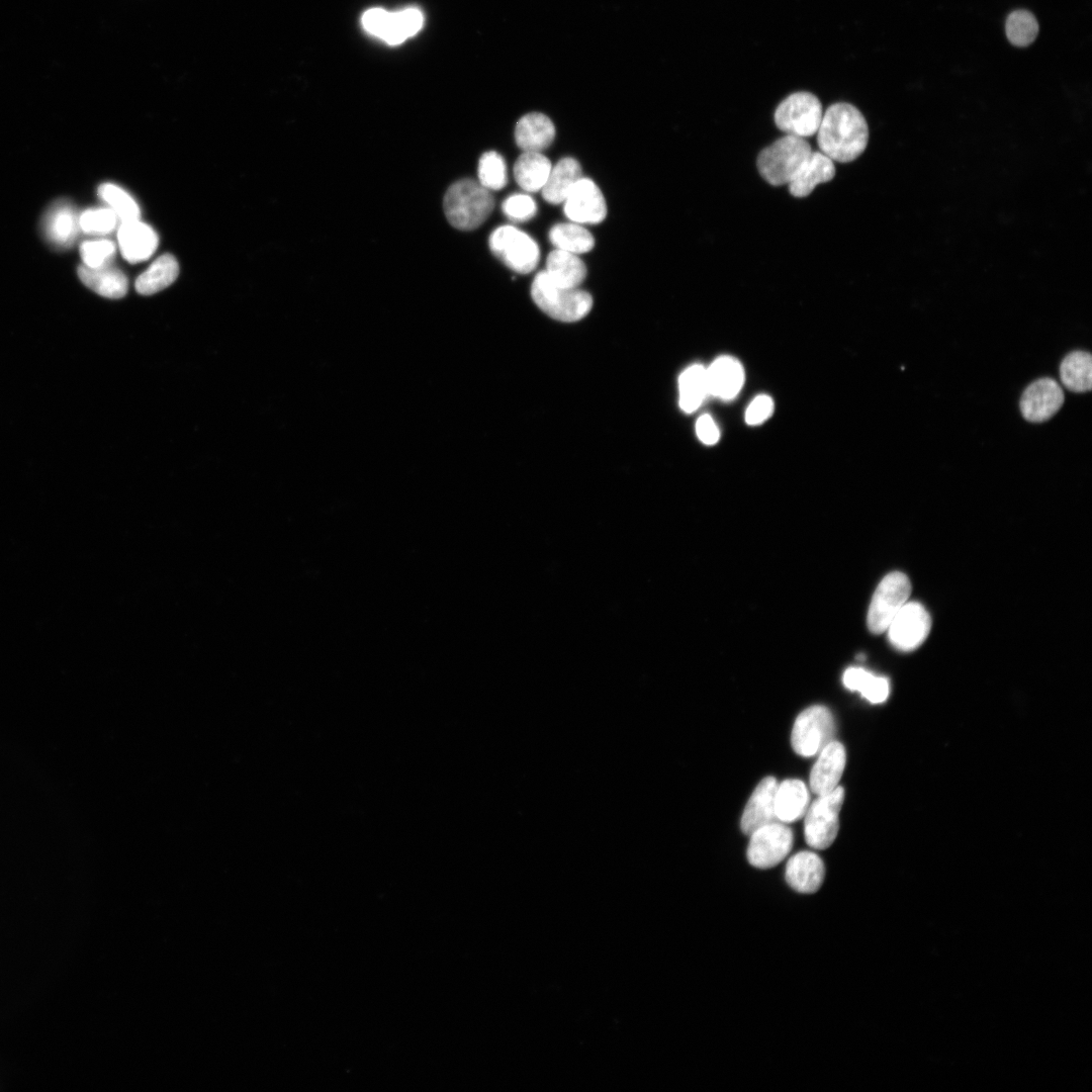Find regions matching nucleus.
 <instances>
[{"label": "nucleus", "mask_w": 1092, "mask_h": 1092, "mask_svg": "<svg viewBox=\"0 0 1092 1092\" xmlns=\"http://www.w3.org/2000/svg\"><path fill=\"white\" fill-rule=\"evenodd\" d=\"M821 153L832 161L847 163L866 150L869 127L860 111L849 103H835L823 113L817 130Z\"/></svg>", "instance_id": "obj_1"}, {"label": "nucleus", "mask_w": 1092, "mask_h": 1092, "mask_svg": "<svg viewBox=\"0 0 1092 1092\" xmlns=\"http://www.w3.org/2000/svg\"><path fill=\"white\" fill-rule=\"evenodd\" d=\"M494 199L490 190L472 179H463L449 187L444 197V211L451 225L472 231L491 213Z\"/></svg>", "instance_id": "obj_2"}, {"label": "nucleus", "mask_w": 1092, "mask_h": 1092, "mask_svg": "<svg viewBox=\"0 0 1092 1092\" xmlns=\"http://www.w3.org/2000/svg\"><path fill=\"white\" fill-rule=\"evenodd\" d=\"M531 295L536 305L550 317L560 322H576L592 309V295L576 288L554 283L545 271L539 272L532 283Z\"/></svg>", "instance_id": "obj_3"}, {"label": "nucleus", "mask_w": 1092, "mask_h": 1092, "mask_svg": "<svg viewBox=\"0 0 1092 1092\" xmlns=\"http://www.w3.org/2000/svg\"><path fill=\"white\" fill-rule=\"evenodd\" d=\"M812 152L805 139L787 134L760 152L757 158L758 172L774 186L789 184Z\"/></svg>", "instance_id": "obj_4"}, {"label": "nucleus", "mask_w": 1092, "mask_h": 1092, "mask_svg": "<svg viewBox=\"0 0 1092 1092\" xmlns=\"http://www.w3.org/2000/svg\"><path fill=\"white\" fill-rule=\"evenodd\" d=\"M844 800V790L837 786L833 791L818 796L805 813L804 833L809 846L825 849L835 840L839 830V812Z\"/></svg>", "instance_id": "obj_5"}, {"label": "nucleus", "mask_w": 1092, "mask_h": 1092, "mask_svg": "<svg viewBox=\"0 0 1092 1092\" xmlns=\"http://www.w3.org/2000/svg\"><path fill=\"white\" fill-rule=\"evenodd\" d=\"M488 245L492 254L517 273H530L539 263L540 250L537 243L513 225L495 229L489 237Z\"/></svg>", "instance_id": "obj_6"}, {"label": "nucleus", "mask_w": 1092, "mask_h": 1092, "mask_svg": "<svg viewBox=\"0 0 1092 1092\" xmlns=\"http://www.w3.org/2000/svg\"><path fill=\"white\" fill-rule=\"evenodd\" d=\"M834 733L835 721L830 710L820 705L811 706L796 718L792 747L801 756H813L833 740Z\"/></svg>", "instance_id": "obj_7"}, {"label": "nucleus", "mask_w": 1092, "mask_h": 1092, "mask_svg": "<svg viewBox=\"0 0 1092 1092\" xmlns=\"http://www.w3.org/2000/svg\"><path fill=\"white\" fill-rule=\"evenodd\" d=\"M822 116V104L814 94L796 92L779 104L775 122L787 134L805 139L817 132Z\"/></svg>", "instance_id": "obj_8"}, {"label": "nucleus", "mask_w": 1092, "mask_h": 1092, "mask_svg": "<svg viewBox=\"0 0 1092 1092\" xmlns=\"http://www.w3.org/2000/svg\"><path fill=\"white\" fill-rule=\"evenodd\" d=\"M911 583L906 574L888 573L877 586L868 612V627L874 634L885 632L899 610L907 603Z\"/></svg>", "instance_id": "obj_9"}, {"label": "nucleus", "mask_w": 1092, "mask_h": 1092, "mask_svg": "<svg viewBox=\"0 0 1092 1092\" xmlns=\"http://www.w3.org/2000/svg\"><path fill=\"white\" fill-rule=\"evenodd\" d=\"M793 842V831L785 823L777 821L766 824L750 834L747 859L758 869L772 868L788 855Z\"/></svg>", "instance_id": "obj_10"}, {"label": "nucleus", "mask_w": 1092, "mask_h": 1092, "mask_svg": "<svg viewBox=\"0 0 1092 1092\" xmlns=\"http://www.w3.org/2000/svg\"><path fill=\"white\" fill-rule=\"evenodd\" d=\"M931 619L924 606L907 602L896 614L887 628L890 643L898 650L908 652L918 648L927 638Z\"/></svg>", "instance_id": "obj_11"}, {"label": "nucleus", "mask_w": 1092, "mask_h": 1092, "mask_svg": "<svg viewBox=\"0 0 1092 1092\" xmlns=\"http://www.w3.org/2000/svg\"><path fill=\"white\" fill-rule=\"evenodd\" d=\"M362 24L370 33L389 44H397L417 33L423 25V14L416 8L391 13L373 8L362 16Z\"/></svg>", "instance_id": "obj_12"}, {"label": "nucleus", "mask_w": 1092, "mask_h": 1092, "mask_svg": "<svg viewBox=\"0 0 1092 1092\" xmlns=\"http://www.w3.org/2000/svg\"><path fill=\"white\" fill-rule=\"evenodd\" d=\"M1064 392L1053 378L1044 377L1031 382L1020 398L1022 417L1031 423L1051 419L1064 403Z\"/></svg>", "instance_id": "obj_13"}, {"label": "nucleus", "mask_w": 1092, "mask_h": 1092, "mask_svg": "<svg viewBox=\"0 0 1092 1092\" xmlns=\"http://www.w3.org/2000/svg\"><path fill=\"white\" fill-rule=\"evenodd\" d=\"M565 215L576 223H600L607 215L604 195L596 183L581 177L563 201Z\"/></svg>", "instance_id": "obj_14"}, {"label": "nucleus", "mask_w": 1092, "mask_h": 1092, "mask_svg": "<svg viewBox=\"0 0 1092 1092\" xmlns=\"http://www.w3.org/2000/svg\"><path fill=\"white\" fill-rule=\"evenodd\" d=\"M777 788L778 782L774 777H765L756 786L741 817L743 833L750 835L757 828L779 821L776 814Z\"/></svg>", "instance_id": "obj_15"}, {"label": "nucleus", "mask_w": 1092, "mask_h": 1092, "mask_svg": "<svg viewBox=\"0 0 1092 1092\" xmlns=\"http://www.w3.org/2000/svg\"><path fill=\"white\" fill-rule=\"evenodd\" d=\"M846 762L844 746L830 741L819 752L810 772V789L817 796L833 791L839 784Z\"/></svg>", "instance_id": "obj_16"}, {"label": "nucleus", "mask_w": 1092, "mask_h": 1092, "mask_svg": "<svg viewBox=\"0 0 1092 1092\" xmlns=\"http://www.w3.org/2000/svg\"><path fill=\"white\" fill-rule=\"evenodd\" d=\"M41 229L48 242L55 247L62 249L70 247L80 230L79 215L72 203L59 200L46 211Z\"/></svg>", "instance_id": "obj_17"}, {"label": "nucleus", "mask_w": 1092, "mask_h": 1092, "mask_svg": "<svg viewBox=\"0 0 1092 1092\" xmlns=\"http://www.w3.org/2000/svg\"><path fill=\"white\" fill-rule=\"evenodd\" d=\"M708 394L722 400L733 399L744 383L741 363L731 356H721L706 368Z\"/></svg>", "instance_id": "obj_18"}, {"label": "nucleus", "mask_w": 1092, "mask_h": 1092, "mask_svg": "<svg viewBox=\"0 0 1092 1092\" xmlns=\"http://www.w3.org/2000/svg\"><path fill=\"white\" fill-rule=\"evenodd\" d=\"M117 241L123 258L132 264L149 259L159 242L156 232L140 219L121 221Z\"/></svg>", "instance_id": "obj_19"}, {"label": "nucleus", "mask_w": 1092, "mask_h": 1092, "mask_svg": "<svg viewBox=\"0 0 1092 1092\" xmlns=\"http://www.w3.org/2000/svg\"><path fill=\"white\" fill-rule=\"evenodd\" d=\"M824 876V863L820 856L812 851L796 853L786 866V881L799 893L812 894L818 891Z\"/></svg>", "instance_id": "obj_20"}, {"label": "nucleus", "mask_w": 1092, "mask_h": 1092, "mask_svg": "<svg viewBox=\"0 0 1092 1092\" xmlns=\"http://www.w3.org/2000/svg\"><path fill=\"white\" fill-rule=\"evenodd\" d=\"M554 138V124L543 113H528L522 116L516 124V144L523 152L541 153L552 144Z\"/></svg>", "instance_id": "obj_21"}, {"label": "nucleus", "mask_w": 1092, "mask_h": 1092, "mask_svg": "<svg viewBox=\"0 0 1092 1092\" xmlns=\"http://www.w3.org/2000/svg\"><path fill=\"white\" fill-rule=\"evenodd\" d=\"M835 175L833 161L821 152H812L794 179L788 184L795 197H806L820 183L828 182Z\"/></svg>", "instance_id": "obj_22"}, {"label": "nucleus", "mask_w": 1092, "mask_h": 1092, "mask_svg": "<svg viewBox=\"0 0 1092 1092\" xmlns=\"http://www.w3.org/2000/svg\"><path fill=\"white\" fill-rule=\"evenodd\" d=\"M809 792L800 780H786L778 784L776 791V814L780 822L791 823L804 817L809 807Z\"/></svg>", "instance_id": "obj_23"}, {"label": "nucleus", "mask_w": 1092, "mask_h": 1092, "mask_svg": "<svg viewBox=\"0 0 1092 1092\" xmlns=\"http://www.w3.org/2000/svg\"><path fill=\"white\" fill-rule=\"evenodd\" d=\"M77 273L84 285L103 297L120 298L127 292V278L119 269L111 266L89 268L81 265Z\"/></svg>", "instance_id": "obj_24"}, {"label": "nucleus", "mask_w": 1092, "mask_h": 1092, "mask_svg": "<svg viewBox=\"0 0 1092 1092\" xmlns=\"http://www.w3.org/2000/svg\"><path fill=\"white\" fill-rule=\"evenodd\" d=\"M581 177L579 163L570 157L562 158L551 168L547 181L541 189L543 198L551 204L563 203Z\"/></svg>", "instance_id": "obj_25"}, {"label": "nucleus", "mask_w": 1092, "mask_h": 1092, "mask_svg": "<svg viewBox=\"0 0 1092 1092\" xmlns=\"http://www.w3.org/2000/svg\"><path fill=\"white\" fill-rule=\"evenodd\" d=\"M544 271L554 283L568 288L578 287L586 276V267L577 255L558 249L548 254Z\"/></svg>", "instance_id": "obj_26"}, {"label": "nucleus", "mask_w": 1092, "mask_h": 1092, "mask_svg": "<svg viewBox=\"0 0 1092 1092\" xmlns=\"http://www.w3.org/2000/svg\"><path fill=\"white\" fill-rule=\"evenodd\" d=\"M551 168V162L543 154L524 152L514 165V177L523 190L537 192L546 183Z\"/></svg>", "instance_id": "obj_27"}, {"label": "nucleus", "mask_w": 1092, "mask_h": 1092, "mask_svg": "<svg viewBox=\"0 0 1092 1092\" xmlns=\"http://www.w3.org/2000/svg\"><path fill=\"white\" fill-rule=\"evenodd\" d=\"M179 265L171 254L158 257L135 280L140 294L152 295L170 286L178 277Z\"/></svg>", "instance_id": "obj_28"}, {"label": "nucleus", "mask_w": 1092, "mask_h": 1092, "mask_svg": "<svg viewBox=\"0 0 1092 1092\" xmlns=\"http://www.w3.org/2000/svg\"><path fill=\"white\" fill-rule=\"evenodd\" d=\"M1060 377L1064 386L1071 391H1089L1092 386L1091 354L1076 350L1066 355L1060 365Z\"/></svg>", "instance_id": "obj_29"}, {"label": "nucleus", "mask_w": 1092, "mask_h": 1092, "mask_svg": "<svg viewBox=\"0 0 1092 1092\" xmlns=\"http://www.w3.org/2000/svg\"><path fill=\"white\" fill-rule=\"evenodd\" d=\"M679 407L685 413L697 411L709 395L706 381V368L694 364L685 369L678 377Z\"/></svg>", "instance_id": "obj_30"}, {"label": "nucleus", "mask_w": 1092, "mask_h": 1092, "mask_svg": "<svg viewBox=\"0 0 1092 1092\" xmlns=\"http://www.w3.org/2000/svg\"><path fill=\"white\" fill-rule=\"evenodd\" d=\"M843 685L850 691H856L873 704L887 700L890 685L886 677L878 676L862 667H849L842 675Z\"/></svg>", "instance_id": "obj_31"}, {"label": "nucleus", "mask_w": 1092, "mask_h": 1092, "mask_svg": "<svg viewBox=\"0 0 1092 1092\" xmlns=\"http://www.w3.org/2000/svg\"><path fill=\"white\" fill-rule=\"evenodd\" d=\"M549 240L556 249L575 255L587 253L595 246L593 235L576 222L553 225L549 232Z\"/></svg>", "instance_id": "obj_32"}, {"label": "nucleus", "mask_w": 1092, "mask_h": 1092, "mask_svg": "<svg viewBox=\"0 0 1092 1092\" xmlns=\"http://www.w3.org/2000/svg\"><path fill=\"white\" fill-rule=\"evenodd\" d=\"M98 195L121 221L140 218L141 210L138 203L121 187L113 183H103L98 188Z\"/></svg>", "instance_id": "obj_33"}, {"label": "nucleus", "mask_w": 1092, "mask_h": 1092, "mask_svg": "<svg viewBox=\"0 0 1092 1092\" xmlns=\"http://www.w3.org/2000/svg\"><path fill=\"white\" fill-rule=\"evenodd\" d=\"M1006 35L1016 47L1030 44L1038 33V23L1032 13L1026 10L1012 12L1006 20Z\"/></svg>", "instance_id": "obj_34"}, {"label": "nucleus", "mask_w": 1092, "mask_h": 1092, "mask_svg": "<svg viewBox=\"0 0 1092 1092\" xmlns=\"http://www.w3.org/2000/svg\"><path fill=\"white\" fill-rule=\"evenodd\" d=\"M478 182L488 190H499L508 183L504 158L494 151L485 152L478 163Z\"/></svg>", "instance_id": "obj_35"}, {"label": "nucleus", "mask_w": 1092, "mask_h": 1092, "mask_svg": "<svg viewBox=\"0 0 1092 1092\" xmlns=\"http://www.w3.org/2000/svg\"><path fill=\"white\" fill-rule=\"evenodd\" d=\"M117 219L110 207L89 208L79 215V225L86 234L105 235L114 230Z\"/></svg>", "instance_id": "obj_36"}, {"label": "nucleus", "mask_w": 1092, "mask_h": 1092, "mask_svg": "<svg viewBox=\"0 0 1092 1092\" xmlns=\"http://www.w3.org/2000/svg\"><path fill=\"white\" fill-rule=\"evenodd\" d=\"M115 253V245L107 239L87 240L80 247L83 265L89 268L110 266Z\"/></svg>", "instance_id": "obj_37"}, {"label": "nucleus", "mask_w": 1092, "mask_h": 1092, "mask_svg": "<svg viewBox=\"0 0 1092 1092\" xmlns=\"http://www.w3.org/2000/svg\"><path fill=\"white\" fill-rule=\"evenodd\" d=\"M502 210L512 220L526 221L535 216L537 204L532 196L516 193L504 200Z\"/></svg>", "instance_id": "obj_38"}, {"label": "nucleus", "mask_w": 1092, "mask_h": 1092, "mask_svg": "<svg viewBox=\"0 0 1092 1092\" xmlns=\"http://www.w3.org/2000/svg\"><path fill=\"white\" fill-rule=\"evenodd\" d=\"M774 412V401L769 395L759 394L755 396L745 412V422L750 426H756L767 420Z\"/></svg>", "instance_id": "obj_39"}, {"label": "nucleus", "mask_w": 1092, "mask_h": 1092, "mask_svg": "<svg viewBox=\"0 0 1092 1092\" xmlns=\"http://www.w3.org/2000/svg\"><path fill=\"white\" fill-rule=\"evenodd\" d=\"M696 433L699 440L706 445H714L720 438L719 428L710 415H703L698 419Z\"/></svg>", "instance_id": "obj_40"}]
</instances>
